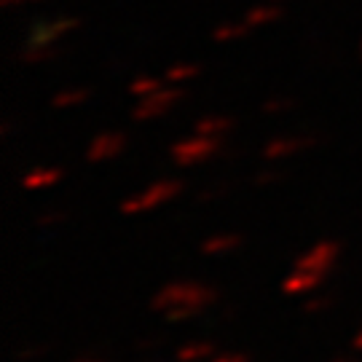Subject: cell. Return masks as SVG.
<instances>
[{
  "label": "cell",
  "instance_id": "obj_1",
  "mask_svg": "<svg viewBox=\"0 0 362 362\" xmlns=\"http://www.w3.org/2000/svg\"><path fill=\"white\" fill-rule=\"evenodd\" d=\"M215 303H218V290L191 279H175L169 285L158 287V293L151 298V309L172 325L196 320Z\"/></svg>",
  "mask_w": 362,
  "mask_h": 362
},
{
  "label": "cell",
  "instance_id": "obj_2",
  "mask_svg": "<svg viewBox=\"0 0 362 362\" xmlns=\"http://www.w3.org/2000/svg\"><path fill=\"white\" fill-rule=\"evenodd\" d=\"M220 153H223V137H209V134H199V132L177 140L169 151L172 161L177 167H196V164H204Z\"/></svg>",
  "mask_w": 362,
  "mask_h": 362
},
{
  "label": "cell",
  "instance_id": "obj_3",
  "mask_svg": "<svg viewBox=\"0 0 362 362\" xmlns=\"http://www.w3.org/2000/svg\"><path fill=\"white\" fill-rule=\"evenodd\" d=\"M182 180H156L145 188L143 194L129 196L121 202V212L124 215H140V212H151V209H158L161 204H167L172 199H177L182 194Z\"/></svg>",
  "mask_w": 362,
  "mask_h": 362
},
{
  "label": "cell",
  "instance_id": "obj_4",
  "mask_svg": "<svg viewBox=\"0 0 362 362\" xmlns=\"http://www.w3.org/2000/svg\"><path fill=\"white\" fill-rule=\"evenodd\" d=\"M185 97L182 86H161L148 97H140L134 107H132V118L134 121H156V118L167 116L175 105H180V100Z\"/></svg>",
  "mask_w": 362,
  "mask_h": 362
},
{
  "label": "cell",
  "instance_id": "obj_5",
  "mask_svg": "<svg viewBox=\"0 0 362 362\" xmlns=\"http://www.w3.org/2000/svg\"><path fill=\"white\" fill-rule=\"evenodd\" d=\"M341 250H344L341 242H336V239H322V242H317V245L311 247L309 252H303L300 258H296L293 269L327 276V274L336 269L338 258H341Z\"/></svg>",
  "mask_w": 362,
  "mask_h": 362
},
{
  "label": "cell",
  "instance_id": "obj_6",
  "mask_svg": "<svg viewBox=\"0 0 362 362\" xmlns=\"http://www.w3.org/2000/svg\"><path fill=\"white\" fill-rule=\"evenodd\" d=\"M81 27L78 16H57V19H38L27 33V43L30 46H57V40L76 33Z\"/></svg>",
  "mask_w": 362,
  "mask_h": 362
},
{
  "label": "cell",
  "instance_id": "obj_7",
  "mask_svg": "<svg viewBox=\"0 0 362 362\" xmlns=\"http://www.w3.org/2000/svg\"><path fill=\"white\" fill-rule=\"evenodd\" d=\"M322 143L320 134H285V137H272L263 145V161H285L290 156H298L309 151L314 145Z\"/></svg>",
  "mask_w": 362,
  "mask_h": 362
},
{
  "label": "cell",
  "instance_id": "obj_8",
  "mask_svg": "<svg viewBox=\"0 0 362 362\" xmlns=\"http://www.w3.org/2000/svg\"><path fill=\"white\" fill-rule=\"evenodd\" d=\"M127 145H129V140H127L124 132H116V129L100 132L89 143V148H86V161H89V164L113 161V158H118V156L127 151Z\"/></svg>",
  "mask_w": 362,
  "mask_h": 362
},
{
  "label": "cell",
  "instance_id": "obj_9",
  "mask_svg": "<svg viewBox=\"0 0 362 362\" xmlns=\"http://www.w3.org/2000/svg\"><path fill=\"white\" fill-rule=\"evenodd\" d=\"M325 279H327V276H322V274L298 272V269H293V272L282 279V293H285V296H311V293H317V290L322 287Z\"/></svg>",
  "mask_w": 362,
  "mask_h": 362
},
{
  "label": "cell",
  "instance_id": "obj_10",
  "mask_svg": "<svg viewBox=\"0 0 362 362\" xmlns=\"http://www.w3.org/2000/svg\"><path fill=\"white\" fill-rule=\"evenodd\" d=\"M65 177V169L62 167H33L22 177V188L27 191H46Z\"/></svg>",
  "mask_w": 362,
  "mask_h": 362
},
{
  "label": "cell",
  "instance_id": "obj_11",
  "mask_svg": "<svg viewBox=\"0 0 362 362\" xmlns=\"http://www.w3.org/2000/svg\"><path fill=\"white\" fill-rule=\"evenodd\" d=\"M242 236L233 231H223V233H212L207 236L204 242H202V255H207V258H218V255H228L233 250H239L242 247Z\"/></svg>",
  "mask_w": 362,
  "mask_h": 362
},
{
  "label": "cell",
  "instance_id": "obj_12",
  "mask_svg": "<svg viewBox=\"0 0 362 362\" xmlns=\"http://www.w3.org/2000/svg\"><path fill=\"white\" fill-rule=\"evenodd\" d=\"M279 19H282V6H279V3H272V0H263L258 6L247 8V13H245V22L250 27H266V25L279 22Z\"/></svg>",
  "mask_w": 362,
  "mask_h": 362
},
{
  "label": "cell",
  "instance_id": "obj_13",
  "mask_svg": "<svg viewBox=\"0 0 362 362\" xmlns=\"http://www.w3.org/2000/svg\"><path fill=\"white\" fill-rule=\"evenodd\" d=\"M233 127H236V118L233 116H220V113H215V116L199 118L194 132H199V134H209V137H226Z\"/></svg>",
  "mask_w": 362,
  "mask_h": 362
},
{
  "label": "cell",
  "instance_id": "obj_14",
  "mask_svg": "<svg viewBox=\"0 0 362 362\" xmlns=\"http://www.w3.org/2000/svg\"><path fill=\"white\" fill-rule=\"evenodd\" d=\"M215 354L218 351H215L212 341H188V344H182L180 349L175 351L177 362H204V360H212Z\"/></svg>",
  "mask_w": 362,
  "mask_h": 362
},
{
  "label": "cell",
  "instance_id": "obj_15",
  "mask_svg": "<svg viewBox=\"0 0 362 362\" xmlns=\"http://www.w3.org/2000/svg\"><path fill=\"white\" fill-rule=\"evenodd\" d=\"M57 57H62V49H59V46H30V43L16 54V59H19L22 65H30V67L54 62Z\"/></svg>",
  "mask_w": 362,
  "mask_h": 362
},
{
  "label": "cell",
  "instance_id": "obj_16",
  "mask_svg": "<svg viewBox=\"0 0 362 362\" xmlns=\"http://www.w3.org/2000/svg\"><path fill=\"white\" fill-rule=\"evenodd\" d=\"M202 76V67L194 65V62H177V65H169L167 73H164V81L172 83V86H182L188 81Z\"/></svg>",
  "mask_w": 362,
  "mask_h": 362
},
{
  "label": "cell",
  "instance_id": "obj_17",
  "mask_svg": "<svg viewBox=\"0 0 362 362\" xmlns=\"http://www.w3.org/2000/svg\"><path fill=\"white\" fill-rule=\"evenodd\" d=\"M89 97H91V91L89 89H81V86H76V89H65V91H59V94H54L52 107H57V110L78 107V105L89 103Z\"/></svg>",
  "mask_w": 362,
  "mask_h": 362
},
{
  "label": "cell",
  "instance_id": "obj_18",
  "mask_svg": "<svg viewBox=\"0 0 362 362\" xmlns=\"http://www.w3.org/2000/svg\"><path fill=\"white\" fill-rule=\"evenodd\" d=\"M250 30H252V27L247 25V22H242V25H236V22H223V25H218L212 30V40H215V43H231V40L245 38Z\"/></svg>",
  "mask_w": 362,
  "mask_h": 362
},
{
  "label": "cell",
  "instance_id": "obj_19",
  "mask_svg": "<svg viewBox=\"0 0 362 362\" xmlns=\"http://www.w3.org/2000/svg\"><path fill=\"white\" fill-rule=\"evenodd\" d=\"M164 78H156V76H137L134 81L129 83V94L132 97H148V94H153L156 89H161L164 83H161Z\"/></svg>",
  "mask_w": 362,
  "mask_h": 362
},
{
  "label": "cell",
  "instance_id": "obj_20",
  "mask_svg": "<svg viewBox=\"0 0 362 362\" xmlns=\"http://www.w3.org/2000/svg\"><path fill=\"white\" fill-rule=\"evenodd\" d=\"M298 105L296 97H269L266 103H263V113L266 116H282L287 110H293Z\"/></svg>",
  "mask_w": 362,
  "mask_h": 362
},
{
  "label": "cell",
  "instance_id": "obj_21",
  "mask_svg": "<svg viewBox=\"0 0 362 362\" xmlns=\"http://www.w3.org/2000/svg\"><path fill=\"white\" fill-rule=\"evenodd\" d=\"M333 303H336V298L327 296V293H311L306 298V303H303V311L306 314H320V311L333 309Z\"/></svg>",
  "mask_w": 362,
  "mask_h": 362
},
{
  "label": "cell",
  "instance_id": "obj_22",
  "mask_svg": "<svg viewBox=\"0 0 362 362\" xmlns=\"http://www.w3.org/2000/svg\"><path fill=\"white\" fill-rule=\"evenodd\" d=\"M67 220V215L62 209H43L38 218H35V226L38 228H57Z\"/></svg>",
  "mask_w": 362,
  "mask_h": 362
},
{
  "label": "cell",
  "instance_id": "obj_23",
  "mask_svg": "<svg viewBox=\"0 0 362 362\" xmlns=\"http://www.w3.org/2000/svg\"><path fill=\"white\" fill-rule=\"evenodd\" d=\"M285 180V175L279 172V169H263L258 172L255 177H252V185H258V188H269V185H276V182Z\"/></svg>",
  "mask_w": 362,
  "mask_h": 362
},
{
  "label": "cell",
  "instance_id": "obj_24",
  "mask_svg": "<svg viewBox=\"0 0 362 362\" xmlns=\"http://www.w3.org/2000/svg\"><path fill=\"white\" fill-rule=\"evenodd\" d=\"M226 194H228V182H218V185H209L207 191H202V194H199V202L207 204V202L220 199V196H226Z\"/></svg>",
  "mask_w": 362,
  "mask_h": 362
},
{
  "label": "cell",
  "instance_id": "obj_25",
  "mask_svg": "<svg viewBox=\"0 0 362 362\" xmlns=\"http://www.w3.org/2000/svg\"><path fill=\"white\" fill-rule=\"evenodd\" d=\"M209 362H250V354H245V351H223V354H215Z\"/></svg>",
  "mask_w": 362,
  "mask_h": 362
},
{
  "label": "cell",
  "instance_id": "obj_26",
  "mask_svg": "<svg viewBox=\"0 0 362 362\" xmlns=\"http://www.w3.org/2000/svg\"><path fill=\"white\" fill-rule=\"evenodd\" d=\"M40 354H46V346H30V349H19V351H16V360H19V362H30V360H38Z\"/></svg>",
  "mask_w": 362,
  "mask_h": 362
},
{
  "label": "cell",
  "instance_id": "obj_27",
  "mask_svg": "<svg viewBox=\"0 0 362 362\" xmlns=\"http://www.w3.org/2000/svg\"><path fill=\"white\" fill-rule=\"evenodd\" d=\"M158 344H161V338H145V341L137 344V351H151V349H156Z\"/></svg>",
  "mask_w": 362,
  "mask_h": 362
},
{
  "label": "cell",
  "instance_id": "obj_28",
  "mask_svg": "<svg viewBox=\"0 0 362 362\" xmlns=\"http://www.w3.org/2000/svg\"><path fill=\"white\" fill-rule=\"evenodd\" d=\"M351 349L360 351V354H362V327L357 330V333H354V338H351Z\"/></svg>",
  "mask_w": 362,
  "mask_h": 362
},
{
  "label": "cell",
  "instance_id": "obj_29",
  "mask_svg": "<svg viewBox=\"0 0 362 362\" xmlns=\"http://www.w3.org/2000/svg\"><path fill=\"white\" fill-rule=\"evenodd\" d=\"M236 314H239V309H236V306H226V309H223V320H233Z\"/></svg>",
  "mask_w": 362,
  "mask_h": 362
},
{
  "label": "cell",
  "instance_id": "obj_30",
  "mask_svg": "<svg viewBox=\"0 0 362 362\" xmlns=\"http://www.w3.org/2000/svg\"><path fill=\"white\" fill-rule=\"evenodd\" d=\"M73 362H105L103 357H94V354H83V357H76Z\"/></svg>",
  "mask_w": 362,
  "mask_h": 362
},
{
  "label": "cell",
  "instance_id": "obj_31",
  "mask_svg": "<svg viewBox=\"0 0 362 362\" xmlns=\"http://www.w3.org/2000/svg\"><path fill=\"white\" fill-rule=\"evenodd\" d=\"M333 362H354V357H351V354H336Z\"/></svg>",
  "mask_w": 362,
  "mask_h": 362
},
{
  "label": "cell",
  "instance_id": "obj_32",
  "mask_svg": "<svg viewBox=\"0 0 362 362\" xmlns=\"http://www.w3.org/2000/svg\"><path fill=\"white\" fill-rule=\"evenodd\" d=\"M25 3H43V0H25Z\"/></svg>",
  "mask_w": 362,
  "mask_h": 362
},
{
  "label": "cell",
  "instance_id": "obj_33",
  "mask_svg": "<svg viewBox=\"0 0 362 362\" xmlns=\"http://www.w3.org/2000/svg\"><path fill=\"white\" fill-rule=\"evenodd\" d=\"M360 59H362V38H360Z\"/></svg>",
  "mask_w": 362,
  "mask_h": 362
},
{
  "label": "cell",
  "instance_id": "obj_34",
  "mask_svg": "<svg viewBox=\"0 0 362 362\" xmlns=\"http://www.w3.org/2000/svg\"><path fill=\"white\" fill-rule=\"evenodd\" d=\"M272 3H285V0H272Z\"/></svg>",
  "mask_w": 362,
  "mask_h": 362
},
{
  "label": "cell",
  "instance_id": "obj_35",
  "mask_svg": "<svg viewBox=\"0 0 362 362\" xmlns=\"http://www.w3.org/2000/svg\"><path fill=\"white\" fill-rule=\"evenodd\" d=\"M145 362H161V360H145Z\"/></svg>",
  "mask_w": 362,
  "mask_h": 362
}]
</instances>
